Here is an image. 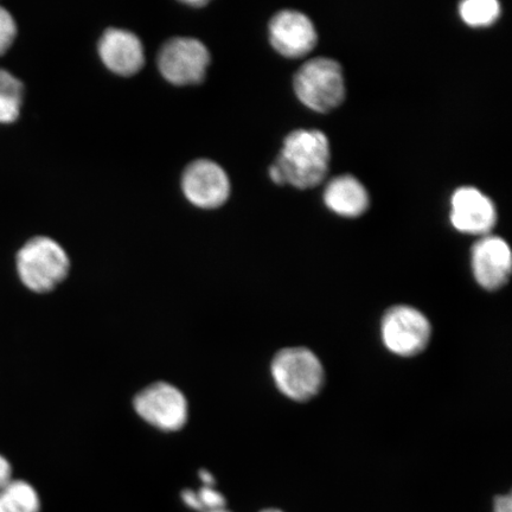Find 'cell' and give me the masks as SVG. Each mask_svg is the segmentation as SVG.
<instances>
[{
	"mask_svg": "<svg viewBox=\"0 0 512 512\" xmlns=\"http://www.w3.org/2000/svg\"><path fill=\"white\" fill-rule=\"evenodd\" d=\"M209 512H230V511L226 510V508H223V509L213 510V511H209Z\"/></svg>",
	"mask_w": 512,
	"mask_h": 512,
	"instance_id": "obj_22",
	"label": "cell"
},
{
	"mask_svg": "<svg viewBox=\"0 0 512 512\" xmlns=\"http://www.w3.org/2000/svg\"><path fill=\"white\" fill-rule=\"evenodd\" d=\"M459 12L470 27H489L501 15V5L496 0H466L460 4Z\"/></svg>",
	"mask_w": 512,
	"mask_h": 512,
	"instance_id": "obj_16",
	"label": "cell"
},
{
	"mask_svg": "<svg viewBox=\"0 0 512 512\" xmlns=\"http://www.w3.org/2000/svg\"><path fill=\"white\" fill-rule=\"evenodd\" d=\"M183 502L192 510L209 512L226 508V499L214 486L203 485L200 490H187L182 494Z\"/></svg>",
	"mask_w": 512,
	"mask_h": 512,
	"instance_id": "obj_17",
	"label": "cell"
},
{
	"mask_svg": "<svg viewBox=\"0 0 512 512\" xmlns=\"http://www.w3.org/2000/svg\"><path fill=\"white\" fill-rule=\"evenodd\" d=\"M271 374L280 392L297 402L315 398L325 381L322 362L315 352L303 347L277 352L271 364Z\"/></svg>",
	"mask_w": 512,
	"mask_h": 512,
	"instance_id": "obj_3",
	"label": "cell"
},
{
	"mask_svg": "<svg viewBox=\"0 0 512 512\" xmlns=\"http://www.w3.org/2000/svg\"><path fill=\"white\" fill-rule=\"evenodd\" d=\"M331 151L328 137L317 130L293 131L270 168L275 184L311 189L324 181L329 172Z\"/></svg>",
	"mask_w": 512,
	"mask_h": 512,
	"instance_id": "obj_1",
	"label": "cell"
},
{
	"mask_svg": "<svg viewBox=\"0 0 512 512\" xmlns=\"http://www.w3.org/2000/svg\"><path fill=\"white\" fill-rule=\"evenodd\" d=\"M182 190L195 207L216 209L228 201L230 181L219 164L209 159H198L184 170Z\"/></svg>",
	"mask_w": 512,
	"mask_h": 512,
	"instance_id": "obj_8",
	"label": "cell"
},
{
	"mask_svg": "<svg viewBox=\"0 0 512 512\" xmlns=\"http://www.w3.org/2000/svg\"><path fill=\"white\" fill-rule=\"evenodd\" d=\"M260 512H284L283 510H279V509H265V510H262Z\"/></svg>",
	"mask_w": 512,
	"mask_h": 512,
	"instance_id": "obj_21",
	"label": "cell"
},
{
	"mask_svg": "<svg viewBox=\"0 0 512 512\" xmlns=\"http://www.w3.org/2000/svg\"><path fill=\"white\" fill-rule=\"evenodd\" d=\"M293 88L300 102L310 110H335L345 98L341 64L326 57L307 61L294 75Z\"/></svg>",
	"mask_w": 512,
	"mask_h": 512,
	"instance_id": "obj_4",
	"label": "cell"
},
{
	"mask_svg": "<svg viewBox=\"0 0 512 512\" xmlns=\"http://www.w3.org/2000/svg\"><path fill=\"white\" fill-rule=\"evenodd\" d=\"M98 51L102 63L114 74L133 76L144 67L143 43L131 31L118 28L106 30L100 38Z\"/></svg>",
	"mask_w": 512,
	"mask_h": 512,
	"instance_id": "obj_12",
	"label": "cell"
},
{
	"mask_svg": "<svg viewBox=\"0 0 512 512\" xmlns=\"http://www.w3.org/2000/svg\"><path fill=\"white\" fill-rule=\"evenodd\" d=\"M210 53L196 38L176 37L166 42L158 55V69L175 86L197 85L206 78Z\"/></svg>",
	"mask_w": 512,
	"mask_h": 512,
	"instance_id": "obj_7",
	"label": "cell"
},
{
	"mask_svg": "<svg viewBox=\"0 0 512 512\" xmlns=\"http://www.w3.org/2000/svg\"><path fill=\"white\" fill-rule=\"evenodd\" d=\"M18 34L16 19L11 12L0 5V57L14 46Z\"/></svg>",
	"mask_w": 512,
	"mask_h": 512,
	"instance_id": "obj_18",
	"label": "cell"
},
{
	"mask_svg": "<svg viewBox=\"0 0 512 512\" xmlns=\"http://www.w3.org/2000/svg\"><path fill=\"white\" fill-rule=\"evenodd\" d=\"M133 406L140 418L163 432L182 430L189 419L187 398L168 382H156L140 390Z\"/></svg>",
	"mask_w": 512,
	"mask_h": 512,
	"instance_id": "obj_6",
	"label": "cell"
},
{
	"mask_svg": "<svg viewBox=\"0 0 512 512\" xmlns=\"http://www.w3.org/2000/svg\"><path fill=\"white\" fill-rule=\"evenodd\" d=\"M11 477V465L8 462V459H5L2 454H0V489H2L5 484L10 482L12 479Z\"/></svg>",
	"mask_w": 512,
	"mask_h": 512,
	"instance_id": "obj_19",
	"label": "cell"
},
{
	"mask_svg": "<svg viewBox=\"0 0 512 512\" xmlns=\"http://www.w3.org/2000/svg\"><path fill=\"white\" fill-rule=\"evenodd\" d=\"M40 511V496L29 483L11 479L0 489V512Z\"/></svg>",
	"mask_w": 512,
	"mask_h": 512,
	"instance_id": "obj_15",
	"label": "cell"
},
{
	"mask_svg": "<svg viewBox=\"0 0 512 512\" xmlns=\"http://www.w3.org/2000/svg\"><path fill=\"white\" fill-rule=\"evenodd\" d=\"M432 336L430 320L418 309L409 305H395L381 319V338L384 347L400 357L421 354Z\"/></svg>",
	"mask_w": 512,
	"mask_h": 512,
	"instance_id": "obj_5",
	"label": "cell"
},
{
	"mask_svg": "<svg viewBox=\"0 0 512 512\" xmlns=\"http://www.w3.org/2000/svg\"><path fill=\"white\" fill-rule=\"evenodd\" d=\"M25 88L10 70L0 68V125L14 124L21 117Z\"/></svg>",
	"mask_w": 512,
	"mask_h": 512,
	"instance_id": "obj_14",
	"label": "cell"
},
{
	"mask_svg": "<svg viewBox=\"0 0 512 512\" xmlns=\"http://www.w3.org/2000/svg\"><path fill=\"white\" fill-rule=\"evenodd\" d=\"M495 204L476 188L464 187L454 192L451 200V222L460 233L489 235L495 227Z\"/></svg>",
	"mask_w": 512,
	"mask_h": 512,
	"instance_id": "obj_11",
	"label": "cell"
},
{
	"mask_svg": "<svg viewBox=\"0 0 512 512\" xmlns=\"http://www.w3.org/2000/svg\"><path fill=\"white\" fill-rule=\"evenodd\" d=\"M471 267L477 284L486 291H497L508 284L512 254L499 236L485 235L472 247Z\"/></svg>",
	"mask_w": 512,
	"mask_h": 512,
	"instance_id": "obj_9",
	"label": "cell"
},
{
	"mask_svg": "<svg viewBox=\"0 0 512 512\" xmlns=\"http://www.w3.org/2000/svg\"><path fill=\"white\" fill-rule=\"evenodd\" d=\"M16 267L25 287L35 293H47L68 277L70 260L59 242L48 236H35L19 249Z\"/></svg>",
	"mask_w": 512,
	"mask_h": 512,
	"instance_id": "obj_2",
	"label": "cell"
},
{
	"mask_svg": "<svg viewBox=\"0 0 512 512\" xmlns=\"http://www.w3.org/2000/svg\"><path fill=\"white\" fill-rule=\"evenodd\" d=\"M268 34L274 50L288 59H299L310 54L318 40L311 19L294 10L278 12L272 18Z\"/></svg>",
	"mask_w": 512,
	"mask_h": 512,
	"instance_id": "obj_10",
	"label": "cell"
},
{
	"mask_svg": "<svg viewBox=\"0 0 512 512\" xmlns=\"http://www.w3.org/2000/svg\"><path fill=\"white\" fill-rule=\"evenodd\" d=\"M494 512H512V499L510 494L496 497Z\"/></svg>",
	"mask_w": 512,
	"mask_h": 512,
	"instance_id": "obj_20",
	"label": "cell"
},
{
	"mask_svg": "<svg viewBox=\"0 0 512 512\" xmlns=\"http://www.w3.org/2000/svg\"><path fill=\"white\" fill-rule=\"evenodd\" d=\"M324 201L337 215L358 217L368 210L370 198L357 178L345 175L332 179L325 189Z\"/></svg>",
	"mask_w": 512,
	"mask_h": 512,
	"instance_id": "obj_13",
	"label": "cell"
}]
</instances>
